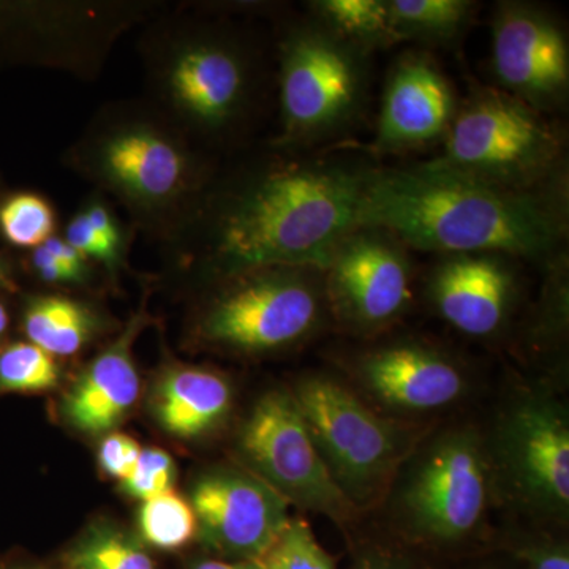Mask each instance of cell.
Returning <instances> with one entry per match:
<instances>
[{
    "instance_id": "1",
    "label": "cell",
    "mask_w": 569,
    "mask_h": 569,
    "mask_svg": "<svg viewBox=\"0 0 569 569\" xmlns=\"http://www.w3.org/2000/svg\"><path fill=\"white\" fill-rule=\"evenodd\" d=\"M359 227L445 254L542 258L563 239V209L545 190L481 181L433 162L366 173Z\"/></svg>"
},
{
    "instance_id": "2",
    "label": "cell",
    "mask_w": 569,
    "mask_h": 569,
    "mask_svg": "<svg viewBox=\"0 0 569 569\" xmlns=\"http://www.w3.org/2000/svg\"><path fill=\"white\" fill-rule=\"evenodd\" d=\"M366 171L296 164L239 194L219 224L217 253L231 272L299 268L325 272L359 228Z\"/></svg>"
},
{
    "instance_id": "3",
    "label": "cell",
    "mask_w": 569,
    "mask_h": 569,
    "mask_svg": "<svg viewBox=\"0 0 569 569\" xmlns=\"http://www.w3.org/2000/svg\"><path fill=\"white\" fill-rule=\"evenodd\" d=\"M496 468L485 438L470 427L419 443L392 485V508L408 538L452 548L475 537L488 516Z\"/></svg>"
},
{
    "instance_id": "4",
    "label": "cell",
    "mask_w": 569,
    "mask_h": 569,
    "mask_svg": "<svg viewBox=\"0 0 569 569\" xmlns=\"http://www.w3.org/2000/svg\"><path fill=\"white\" fill-rule=\"evenodd\" d=\"M293 397L329 473L358 511L383 496L419 445L417 432L380 417L332 378H306Z\"/></svg>"
},
{
    "instance_id": "5",
    "label": "cell",
    "mask_w": 569,
    "mask_h": 569,
    "mask_svg": "<svg viewBox=\"0 0 569 569\" xmlns=\"http://www.w3.org/2000/svg\"><path fill=\"white\" fill-rule=\"evenodd\" d=\"M563 159V140L541 112L501 89H479L458 108L433 163L518 190H542Z\"/></svg>"
},
{
    "instance_id": "6",
    "label": "cell",
    "mask_w": 569,
    "mask_h": 569,
    "mask_svg": "<svg viewBox=\"0 0 569 569\" xmlns=\"http://www.w3.org/2000/svg\"><path fill=\"white\" fill-rule=\"evenodd\" d=\"M239 449L250 471L288 503L340 526L359 515L329 473L290 392L271 391L254 403L239 433Z\"/></svg>"
},
{
    "instance_id": "7",
    "label": "cell",
    "mask_w": 569,
    "mask_h": 569,
    "mask_svg": "<svg viewBox=\"0 0 569 569\" xmlns=\"http://www.w3.org/2000/svg\"><path fill=\"white\" fill-rule=\"evenodd\" d=\"M366 91L361 51L323 26L299 29L284 43L280 103L290 140H317L355 118Z\"/></svg>"
},
{
    "instance_id": "8",
    "label": "cell",
    "mask_w": 569,
    "mask_h": 569,
    "mask_svg": "<svg viewBox=\"0 0 569 569\" xmlns=\"http://www.w3.org/2000/svg\"><path fill=\"white\" fill-rule=\"evenodd\" d=\"M206 313L203 336L242 351L290 347L320 323L325 288L316 269L272 268L249 272Z\"/></svg>"
},
{
    "instance_id": "9",
    "label": "cell",
    "mask_w": 569,
    "mask_h": 569,
    "mask_svg": "<svg viewBox=\"0 0 569 569\" xmlns=\"http://www.w3.org/2000/svg\"><path fill=\"white\" fill-rule=\"evenodd\" d=\"M496 475L520 503L538 515L563 519L569 509V422L548 395L520 396L501 415L490 451Z\"/></svg>"
},
{
    "instance_id": "10",
    "label": "cell",
    "mask_w": 569,
    "mask_h": 569,
    "mask_svg": "<svg viewBox=\"0 0 569 569\" xmlns=\"http://www.w3.org/2000/svg\"><path fill=\"white\" fill-rule=\"evenodd\" d=\"M380 228L359 227L337 247L323 284L326 301L348 328L372 332L399 318L411 301L406 249Z\"/></svg>"
},
{
    "instance_id": "11",
    "label": "cell",
    "mask_w": 569,
    "mask_h": 569,
    "mask_svg": "<svg viewBox=\"0 0 569 569\" xmlns=\"http://www.w3.org/2000/svg\"><path fill=\"white\" fill-rule=\"evenodd\" d=\"M197 533L228 561H254L287 527L288 501L252 471L219 468L194 482Z\"/></svg>"
},
{
    "instance_id": "12",
    "label": "cell",
    "mask_w": 569,
    "mask_h": 569,
    "mask_svg": "<svg viewBox=\"0 0 569 569\" xmlns=\"http://www.w3.org/2000/svg\"><path fill=\"white\" fill-rule=\"evenodd\" d=\"M492 69L501 91L539 112L563 102L569 47L559 22L527 3L505 2L492 22Z\"/></svg>"
},
{
    "instance_id": "13",
    "label": "cell",
    "mask_w": 569,
    "mask_h": 569,
    "mask_svg": "<svg viewBox=\"0 0 569 569\" xmlns=\"http://www.w3.org/2000/svg\"><path fill=\"white\" fill-rule=\"evenodd\" d=\"M458 112L455 92L426 54H407L389 73L378 116L376 148L410 151L447 137Z\"/></svg>"
},
{
    "instance_id": "14",
    "label": "cell",
    "mask_w": 569,
    "mask_h": 569,
    "mask_svg": "<svg viewBox=\"0 0 569 569\" xmlns=\"http://www.w3.org/2000/svg\"><path fill=\"white\" fill-rule=\"evenodd\" d=\"M503 254H447L430 279V298L452 328L471 337L492 336L507 320L515 274Z\"/></svg>"
},
{
    "instance_id": "15",
    "label": "cell",
    "mask_w": 569,
    "mask_h": 569,
    "mask_svg": "<svg viewBox=\"0 0 569 569\" xmlns=\"http://www.w3.org/2000/svg\"><path fill=\"white\" fill-rule=\"evenodd\" d=\"M361 383L389 407L430 411L451 406L467 391V378L456 362L419 343H392L362 356Z\"/></svg>"
},
{
    "instance_id": "16",
    "label": "cell",
    "mask_w": 569,
    "mask_h": 569,
    "mask_svg": "<svg viewBox=\"0 0 569 569\" xmlns=\"http://www.w3.org/2000/svg\"><path fill=\"white\" fill-rule=\"evenodd\" d=\"M140 318L93 359L63 402V413L71 426L88 433H102L118 426L137 402L140 378L132 359V342Z\"/></svg>"
},
{
    "instance_id": "17",
    "label": "cell",
    "mask_w": 569,
    "mask_h": 569,
    "mask_svg": "<svg viewBox=\"0 0 569 569\" xmlns=\"http://www.w3.org/2000/svg\"><path fill=\"white\" fill-rule=\"evenodd\" d=\"M170 84L183 110L208 126H220L241 103L246 71L234 52L200 44L176 59Z\"/></svg>"
},
{
    "instance_id": "18",
    "label": "cell",
    "mask_w": 569,
    "mask_h": 569,
    "mask_svg": "<svg viewBox=\"0 0 569 569\" xmlns=\"http://www.w3.org/2000/svg\"><path fill=\"white\" fill-rule=\"evenodd\" d=\"M102 159L112 181L142 201L167 200L181 189L186 178L182 153L146 130L116 134L104 146Z\"/></svg>"
},
{
    "instance_id": "19",
    "label": "cell",
    "mask_w": 569,
    "mask_h": 569,
    "mask_svg": "<svg viewBox=\"0 0 569 569\" xmlns=\"http://www.w3.org/2000/svg\"><path fill=\"white\" fill-rule=\"evenodd\" d=\"M231 407L228 381L211 370L179 367L160 380L153 411L176 437L193 438L219 426Z\"/></svg>"
},
{
    "instance_id": "20",
    "label": "cell",
    "mask_w": 569,
    "mask_h": 569,
    "mask_svg": "<svg viewBox=\"0 0 569 569\" xmlns=\"http://www.w3.org/2000/svg\"><path fill=\"white\" fill-rule=\"evenodd\" d=\"M92 328V316L86 307L59 296L37 299L24 318L31 343L52 356L77 353L88 342Z\"/></svg>"
},
{
    "instance_id": "21",
    "label": "cell",
    "mask_w": 569,
    "mask_h": 569,
    "mask_svg": "<svg viewBox=\"0 0 569 569\" xmlns=\"http://www.w3.org/2000/svg\"><path fill=\"white\" fill-rule=\"evenodd\" d=\"M313 10L323 28L361 52L399 41L388 0H320Z\"/></svg>"
},
{
    "instance_id": "22",
    "label": "cell",
    "mask_w": 569,
    "mask_h": 569,
    "mask_svg": "<svg viewBox=\"0 0 569 569\" xmlns=\"http://www.w3.org/2000/svg\"><path fill=\"white\" fill-rule=\"evenodd\" d=\"M397 40L447 41L470 20L473 3L467 0H388Z\"/></svg>"
},
{
    "instance_id": "23",
    "label": "cell",
    "mask_w": 569,
    "mask_h": 569,
    "mask_svg": "<svg viewBox=\"0 0 569 569\" xmlns=\"http://www.w3.org/2000/svg\"><path fill=\"white\" fill-rule=\"evenodd\" d=\"M63 563L67 569H153L151 557L137 539L104 523L74 542Z\"/></svg>"
},
{
    "instance_id": "24",
    "label": "cell",
    "mask_w": 569,
    "mask_h": 569,
    "mask_svg": "<svg viewBox=\"0 0 569 569\" xmlns=\"http://www.w3.org/2000/svg\"><path fill=\"white\" fill-rule=\"evenodd\" d=\"M138 522L144 541L157 549L182 548L197 535V518L192 505L173 489L146 500Z\"/></svg>"
},
{
    "instance_id": "25",
    "label": "cell",
    "mask_w": 569,
    "mask_h": 569,
    "mask_svg": "<svg viewBox=\"0 0 569 569\" xmlns=\"http://www.w3.org/2000/svg\"><path fill=\"white\" fill-rule=\"evenodd\" d=\"M253 563L258 569H337L331 553L302 519L288 520L282 533Z\"/></svg>"
},
{
    "instance_id": "26",
    "label": "cell",
    "mask_w": 569,
    "mask_h": 569,
    "mask_svg": "<svg viewBox=\"0 0 569 569\" xmlns=\"http://www.w3.org/2000/svg\"><path fill=\"white\" fill-rule=\"evenodd\" d=\"M54 356L33 343H14L0 355V391H47L59 383Z\"/></svg>"
},
{
    "instance_id": "27",
    "label": "cell",
    "mask_w": 569,
    "mask_h": 569,
    "mask_svg": "<svg viewBox=\"0 0 569 569\" xmlns=\"http://www.w3.org/2000/svg\"><path fill=\"white\" fill-rule=\"evenodd\" d=\"M0 228L11 244L40 247L51 238L54 216L36 194H17L0 209Z\"/></svg>"
},
{
    "instance_id": "28",
    "label": "cell",
    "mask_w": 569,
    "mask_h": 569,
    "mask_svg": "<svg viewBox=\"0 0 569 569\" xmlns=\"http://www.w3.org/2000/svg\"><path fill=\"white\" fill-rule=\"evenodd\" d=\"M174 481V462L170 455L159 448L142 449L132 477L122 482V488L134 498L151 500L171 490Z\"/></svg>"
},
{
    "instance_id": "29",
    "label": "cell",
    "mask_w": 569,
    "mask_h": 569,
    "mask_svg": "<svg viewBox=\"0 0 569 569\" xmlns=\"http://www.w3.org/2000/svg\"><path fill=\"white\" fill-rule=\"evenodd\" d=\"M511 550L512 556L526 569H569V548L563 539L522 538Z\"/></svg>"
},
{
    "instance_id": "30",
    "label": "cell",
    "mask_w": 569,
    "mask_h": 569,
    "mask_svg": "<svg viewBox=\"0 0 569 569\" xmlns=\"http://www.w3.org/2000/svg\"><path fill=\"white\" fill-rule=\"evenodd\" d=\"M141 451L142 448L134 438L126 433H111L100 445L99 462L110 477L123 482L132 477Z\"/></svg>"
},
{
    "instance_id": "31",
    "label": "cell",
    "mask_w": 569,
    "mask_h": 569,
    "mask_svg": "<svg viewBox=\"0 0 569 569\" xmlns=\"http://www.w3.org/2000/svg\"><path fill=\"white\" fill-rule=\"evenodd\" d=\"M67 242L84 257H93L103 263L112 264L118 258V253L104 244L99 234L93 231L91 223L86 219L84 213L74 217L67 228Z\"/></svg>"
},
{
    "instance_id": "32",
    "label": "cell",
    "mask_w": 569,
    "mask_h": 569,
    "mask_svg": "<svg viewBox=\"0 0 569 569\" xmlns=\"http://www.w3.org/2000/svg\"><path fill=\"white\" fill-rule=\"evenodd\" d=\"M348 569H426L413 557L387 546H365L355 553Z\"/></svg>"
},
{
    "instance_id": "33",
    "label": "cell",
    "mask_w": 569,
    "mask_h": 569,
    "mask_svg": "<svg viewBox=\"0 0 569 569\" xmlns=\"http://www.w3.org/2000/svg\"><path fill=\"white\" fill-rule=\"evenodd\" d=\"M84 216L88 222L91 223L93 231L99 234V238L102 239L104 244L118 253L121 236H119L118 228H116L114 220H112L110 212H108L103 206L92 204L89 206Z\"/></svg>"
},
{
    "instance_id": "34",
    "label": "cell",
    "mask_w": 569,
    "mask_h": 569,
    "mask_svg": "<svg viewBox=\"0 0 569 569\" xmlns=\"http://www.w3.org/2000/svg\"><path fill=\"white\" fill-rule=\"evenodd\" d=\"M47 247L48 252L56 258L63 266V268L69 269L71 274L74 276V279L81 280L82 276L86 274V257L84 254L78 252L77 249H73L67 241H62V239L50 238L43 244Z\"/></svg>"
},
{
    "instance_id": "35",
    "label": "cell",
    "mask_w": 569,
    "mask_h": 569,
    "mask_svg": "<svg viewBox=\"0 0 569 569\" xmlns=\"http://www.w3.org/2000/svg\"><path fill=\"white\" fill-rule=\"evenodd\" d=\"M33 266H36L37 272H39L41 279L47 280V282H78L69 269L63 268V266L48 252L44 246L37 247L36 252H33Z\"/></svg>"
},
{
    "instance_id": "36",
    "label": "cell",
    "mask_w": 569,
    "mask_h": 569,
    "mask_svg": "<svg viewBox=\"0 0 569 569\" xmlns=\"http://www.w3.org/2000/svg\"><path fill=\"white\" fill-rule=\"evenodd\" d=\"M194 569H258L253 561L206 560Z\"/></svg>"
},
{
    "instance_id": "37",
    "label": "cell",
    "mask_w": 569,
    "mask_h": 569,
    "mask_svg": "<svg viewBox=\"0 0 569 569\" xmlns=\"http://www.w3.org/2000/svg\"><path fill=\"white\" fill-rule=\"evenodd\" d=\"M7 323H9V318H7L6 309L0 306V336H2V332L6 331Z\"/></svg>"
},
{
    "instance_id": "38",
    "label": "cell",
    "mask_w": 569,
    "mask_h": 569,
    "mask_svg": "<svg viewBox=\"0 0 569 569\" xmlns=\"http://www.w3.org/2000/svg\"><path fill=\"white\" fill-rule=\"evenodd\" d=\"M3 284H7V271L3 268L2 261H0V287H3Z\"/></svg>"
}]
</instances>
